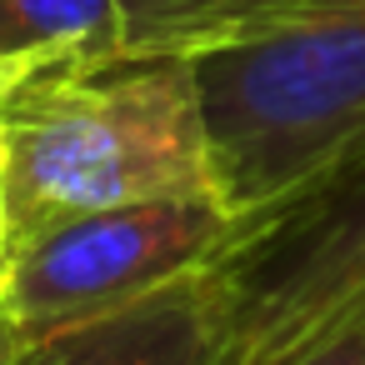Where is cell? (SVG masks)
Here are the masks:
<instances>
[{"label":"cell","instance_id":"cell-5","mask_svg":"<svg viewBox=\"0 0 365 365\" xmlns=\"http://www.w3.org/2000/svg\"><path fill=\"white\" fill-rule=\"evenodd\" d=\"M215 350H220L215 290L210 275L195 270L125 310L31 340L0 355V365H215Z\"/></svg>","mask_w":365,"mask_h":365},{"label":"cell","instance_id":"cell-2","mask_svg":"<svg viewBox=\"0 0 365 365\" xmlns=\"http://www.w3.org/2000/svg\"><path fill=\"white\" fill-rule=\"evenodd\" d=\"M190 71L230 215L365 155V0H285L195 51Z\"/></svg>","mask_w":365,"mask_h":365},{"label":"cell","instance_id":"cell-8","mask_svg":"<svg viewBox=\"0 0 365 365\" xmlns=\"http://www.w3.org/2000/svg\"><path fill=\"white\" fill-rule=\"evenodd\" d=\"M290 365H365V325L345 330L340 340H330V345H320V350H310Z\"/></svg>","mask_w":365,"mask_h":365},{"label":"cell","instance_id":"cell-6","mask_svg":"<svg viewBox=\"0 0 365 365\" xmlns=\"http://www.w3.org/2000/svg\"><path fill=\"white\" fill-rule=\"evenodd\" d=\"M285 0H115L125 56H195Z\"/></svg>","mask_w":365,"mask_h":365},{"label":"cell","instance_id":"cell-7","mask_svg":"<svg viewBox=\"0 0 365 365\" xmlns=\"http://www.w3.org/2000/svg\"><path fill=\"white\" fill-rule=\"evenodd\" d=\"M115 0H0V56H115Z\"/></svg>","mask_w":365,"mask_h":365},{"label":"cell","instance_id":"cell-3","mask_svg":"<svg viewBox=\"0 0 365 365\" xmlns=\"http://www.w3.org/2000/svg\"><path fill=\"white\" fill-rule=\"evenodd\" d=\"M205 275L220 320L215 365H290L365 325V155L235 215Z\"/></svg>","mask_w":365,"mask_h":365},{"label":"cell","instance_id":"cell-9","mask_svg":"<svg viewBox=\"0 0 365 365\" xmlns=\"http://www.w3.org/2000/svg\"><path fill=\"white\" fill-rule=\"evenodd\" d=\"M46 61H61V56H0V115H6L11 96H16V91H21Z\"/></svg>","mask_w":365,"mask_h":365},{"label":"cell","instance_id":"cell-1","mask_svg":"<svg viewBox=\"0 0 365 365\" xmlns=\"http://www.w3.org/2000/svg\"><path fill=\"white\" fill-rule=\"evenodd\" d=\"M16 250L76 215L215 195L190 56H61L0 115Z\"/></svg>","mask_w":365,"mask_h":365},{"label":"cell","instance_id":"cell-10","mask_svg":"<svg viewBox=\"0 0 365 365\" xmlns=\"http://www.w3.org/2000/svg\"><path fill=\"white\" fill-rule=\"evenodd\" d=\"M11 260H16V240H11V210H6V185H0V290H6Z\"/></svg>","mask_w":365,"mask_h":365},{"label":"cell","instance_id":"cell-4","mask_svg":"<svg viewBox=\"0 0 365 365\" xmlns=\"http://www.w3.org/2000/svg\"><path fill=\"white\" fill-rule=\"evenodd\" d=\"M230 235L235 215L220 195L115 205L31 235L0 290V355L125 310L205 270Z\"/></svg>","mask_w":365,"mask_h":365}]
</instances>
